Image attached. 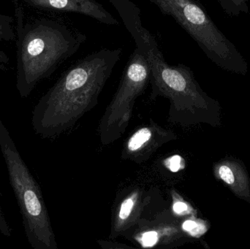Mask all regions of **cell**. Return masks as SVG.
I'll return each mask as SVG.
<instances>
[{"label": "cell", "instance_id": "cell-1", "mask_svg": "<svg viewBox=\"0 0 250 249\" xmlns=\"http://www.w3.org/2000/svg\"><path fill=\"white\" fill-rule=\"evenodd\" d=\"M122 53L120 48H104L70 67L34 108L35 134L43 138L60 135L95 108Z\"/></svg>", "mask_w": 250, "mask_h": 249}, {"label": "cell", "instance_id": "cell-2", "mask_svg": "<svg viewBox=\"0 0 250 249\" xmlns=\"http://www.w3.org/2000/svg\"><path fill=\"white\" fill-rule=\"evenodd\" d=\"M13 1L17 20L16 89L21 97L26 98L40 81L80 49L86 36L45 18L26 22L21 6Z\"/></svg>", "mask_w": 250, "mask_h": 249}, {"label": "cell", "instance_id": "cell-3", "mask_svg": "<svg viewBox=\"0 0 250 249\" xmlns=\"http://www.w3.org/2000/svg\"><path fill=\"white\" fill-rule=\"evenodd\" d=\"M0 149L22 216L26 239L34 249H57L42 192L0 118Z\"/></svg>", "mask_w": 250, "mask_h": 249}, {"label": "cell", "instance_id": "cell-4", "mask_svg": "<svg viewBox=\"0 0 250 249\" xmlns=\"http://www.w3.org/2000/svg\"><path fill=\"white\" fill-rule=\"evenodd\" d=\"M171 16L220 68L246 76L248 64L236 45L219 29L198 0H149Z\"/></svg>", "mask_w": 250, "mask_h": 249}, {"label": "cell", "instance_id": "cell-5", "mask_svg": "<svg viewBox=\"0 0 250 249\" xmlns=\"http://www.w3.org/2000/svg\"><path fill=\"white\" fill-rule=\"evenodd\" d=\"M150 82L146 57L135 48L125 67L118 89L105 110L100 124L103 144H111L122 137L129 125L134 104Z\"/></svg>", "mask_w": 250, "mask_h": 249}, {"label": "cell", "instance_id": "cell-6", "mask_svg": "<svg viewBox=\"0 0 250 249\" xmlns=\"http://www.w3.org/2000/svg\"><path fill=\"white\" fill-rule=\"evenodd\" d=\"M173 132L166 131L155 124L143 127L128 140L123 157L141 162L148 159L162 145L175 139Z\"/></svg>", "mask_w": 250, "mask_h": 249}, {"label": "cell", "instance_id": "cell-7", "mask_svg": "<svg viewBox=\"0 0 250 249\" xmlns=\"http://www.w3.org/2000/svg\"><path fill=\"white\" fill-rule=\"evenodd\" d=\"M37 8L74 13L95 19L105 25L118 26L119 20L97 0H21Z\"/></svg>", "mask_w": 250, "mask_h": 249}, {"label": "cell", "instance_id": "cell-8", "mask_svg": "<svg viewBox=\"0 0 250 249\" xmlns=\"http://www.w3.org/2000/svg\"><path fill=\"white\" fill-rule=\"evenodd\" d=\"M213 172L237 198L250 203V178L246 166L240 159L226 156L214 164Z\"/></svg>", "mask_w": 250, "mask_h": 249}, {"label": "cell", "instance_id": "cell-9", "mask_svg": "<svg viewBox=\"0 0 250 249\" xmlns=\"http://www.w3.org/2000/svg\"><path fill=\"white\" fill-rule=\"evenodd\" d=\"M13 18L0 13V42H10L16 38V34L13 29ZM8 61L9 57L0 48V64H7Z\"/></svg>", "mask_w": 250, "mask_h": 249}, {"label": "cell", "instance_id": "cell-10", "mask_svg": "<svg viewBox=\"0 0 250 249\" xmlns=\"http://www.w3.org/2000/svg\"><path fill=\"white\" fill-rule=\"evenodd\" d=\"M250 0H218L222 8L230 16H239L249 12Z\"/></svg>", "mask_w": 250, "mask_h": 249}, {"label": "cell", "instance_id": "cell-11", "mask_svg": "<svg viewBox=\"0 0 250 249\" xmlns=\"http://www.w3.org/2000/svg\"><path fill=\"white\" fill-rule=\"evenodd\" d=\"M182 228L185 232L190 234L191 236L198 238L208 231L209 225L204 221L188 219L184 222Z\"/></svg>", "mask_w": 250, "mask_h": 249}, {"label": "cell", "instance_id": "cell-12", "mask_svg": "<svg viewBox=\"0 0 250 249\" xmlns=\"http://www.w3.org/2000/svg\"><path fill=\"white\" fill-rule=\"evenodd\" d=\"M134 204L135 203H134L133 197H128L123 202L119 212V220L120 222H125L129 218L133 209Z\"/></svg>", "mask_w": 250, "mask_h": 249}, {"label": "cell", "instance_id": "cell-13", "mask_svg": "<svg viewBox=\"0 0 250 249\" xmlns=\"http://www.w3.org/2000/svg\"><path fill=\"white\" fill-rule=\"evenodd\" d=\"M158 241V235L155 231L145 232L142 236V244L144 247H152Z\"/></svg>", "mask_w": 250, "mask_h": 249}, {"label": "cell", "instance_id": "cell-14", "mask_svg": "<svg viewBox=\"0 0 250 249\" xmlns=\"http://www.w3.org/2000/svg\"><path fill=\"white\" fill-rule=\"evenodd\" d=\"M0 234L7 238H10L12 235L11 229L6 221L1 207H0Z\"/></svg>", "mask_w": 250, "mask_h": 249}, {"label": "cell", "instance_id": "cell-15", "mask_svg": "<svg viewBox=\"0 0 250 249\" xmlns=\"http://www.w3.org/2000/svg\"><path fill=\"white\" fill-rule=\"evenodd\" d=\"M183 159L179 155H175L168 159V168L173 172H178L182 168V163Z\"/></svg>", "mask_w": 250, "mask_h": 249}, {"label": "cell", "instance_id": "cell-16", "mask_svg": "<svg viewBox=\"0 0 250 249\" xmlns=\"http://www.w3.org/2000/svg\"><path fill=\"white\" fill-rule=\"evenodd\" d=\"M173 210L177 214H182V213H188L189 207L185 202L177 201L173 204Z\"/></svg>", "mask_w": 250, "mask_h": 249}]
</instances>
